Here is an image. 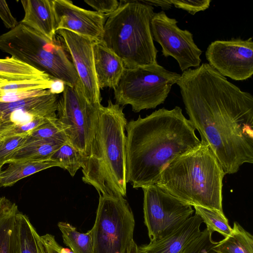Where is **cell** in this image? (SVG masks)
Returning <instances> with one entry per match:
<instances>
[{"label": "cell", "mask_w": 253, "mask_h": 253, "mask_svg": "<svg viewBox=\"0 0 253 253\" xmlns=\"http://www.w3.org/2000/svg\"><path fill=\"white\" fill-rule=\"evenodd\" d=\"M189 120L225 174L253 163V96L204 63L176 83Z\"/></svg>", "instance_id": "obj_1"}, {"label": "cell", "mask_w": 253, "mask_h": 253, "mask_svg": "<svg viewBox=\"0 0 253 253\" xmlns=\"http://www.w3.org/2000/svg\"><path fill=\"white\" fill-rule=\"evenodd\" d=\"M126 181L135 189L155 184L165 167L201 144L195 129L175 106L127 123Z\"/></svg>", "instance_id": "obj_2"}, {"label": "cell", "mask_w": 253, "mask_h": 253, "mask_svg": "<svg viewBox=\"0 0 253 253\" xmlns=\"http://www.w3.org/2000/svg\"><path fill=\"white\" fill-rule=\"evenodd\" d=\"M127 123L123 107L110 99L101 107L90 151L82 167L83 181L99 195H126Z\"/></svg>", "instance_id": "obj_3"}, {"label": "cell", "mask_w": 253, "mask_h": 253, "mask_svg": "<svg viewBox=\"0 0 253 253\" xmlns=\"http://www.w3.org/2000/svg\"><path fill=\"white\" fill-rule=\"evenodd\" d=\"M201 142L195 150L168 163L156 184L192 207L223 212L225 173L209 145Z\"/></svg>", "instance_id": "obj_4"}, {"label": "cell", "mask_w": 253, "mask_h": 253, "mask_svg": "<svg viewBox=\"0 0 253 253\" xmlns=\"http://www.w3.org/2000/svg\"><path fill=\"white\" fill-rule=\"evenodd\" d=\"M107 17L101 42L115 53L125 68L158 63L151 30L154 7L141 0L121 1Z\"/></svg>", "instance_id": "obj_5"}, {"label": "cell", "mask_w": 253, "mask_h": 253, "mask_svg": "<svg viewBox=\"0 0 253 253\" xmlns=\"http://www.w3.org/2000/svg\"><path fill=\"white\" fill-rule=\"evenodd\" d=\"M0 50L65 84L75 86L80 83L70 57L56 34L50 40L19 22L15 28L0 35Z\"/></svg>", "instance_id": "obj_6"}, {"label": "cell", "mask_w": 253, "mask_h": 253, "mask_svg": "<svg viewBox=\"0 0 253 253\" xmlns=\"http://www.w3.org/2000/svg\"><path fill=\"white\" fill-rule=\"evenodd\" d=\"M181 75L167 70L158 63L125 68L114 89L116 103L130 105L138 113L163 104Z\"/></svg>", "instance_id": "obj_7"}, {"label": "cell", "mask_w": 253, "mask_h": 253, "mask_svg": "<svg viewBox=\"0 0 253 253\" xmlns=\"http://www.w3.org/2000/svg\"><path fill=\"white\" fill-rule=\"evenodd\" d=\"M99 195L90 229L93 253H128L134 241L135 220L127 201L121 196Z\"/></svg>", "instance_id": "obj_8"}, {"label": "cell", "mask_w": 253, "mask_h": 253, "mask_svg": "<svg viewBox=\"0 0 253 253\" xmlns=\"http://www.w3.org/2000/svg\"><path fill=\"white\" fill-rule=\"evenodd\" d=\"M102 106L86 99L81 82L75 86L65 84L64 90L58 98V121L67 142L81 153L84 161L90 151Z\"/></svg>", "instance_id": "obj_9"}, {"label": "cell", "mask_w": 253, "mask_h": 253, "mask_svg": "<svg viewBox=\"0 0 253 253\" xmlns=\"http://www.w3.org/2000/svg\"><path fill=\"white\" fill-rule=\"evenodd\" d=\"M142 189L144 223L150 241L169 235L193 215L192 206L177 199L157 184Z\"/></svg>", "instance_id": "obj_10"}, {"label": "cell", "mask_w": 253, "mask_h": 253, "mask_svg": "<svg viewBox=\"0 0 253 253\" xmlns=\"http://www.w3.org/2000/svg\"><path fill=\"white\" fill-rule=\"evenodd\" d=\"M177 22L164 11L155 13L151 21V30L153 40L162 47V55L175 59L183 72L200 66L202 51L195 43L193 34L180 29Z\"/></svg>", "instance_id": "obj_11"}, {"label": "cell", "mask_w": 253, "mask_h": 253, "mask_svg": "<svg viewBox=\"0 0 253 253\" xmlns=\"http://www.w3.org/2000/svg\"><path fill=\"white\" fill-rule=\"evenodd\" d=\"M205 54L208 64L225 77L244 81L253 74L252 38L215 41L209 44Z\"/></svg>", "instance_id": "obj_12"}, {"label": "cell", "mask_w": 253, "mask_h": 253, "mask_svg": "<svg viewBox=\"0 0 253 253\" xmlns=\"http://www.w3.org/2000/svg\"><path fill=\"white\" fill-rule=\"evenodd\" d=\"M56 35L68 53L79 76L84 95L93 104H101V97L94 66L93 45L95 42L67 30Z\"/></svg>", "instance_id": "obj_13"}, {"label": "cell", "mask_w": 253, "mask_h": 253, "mask_svg": "<svg viewBox=\"0 0 253 253\" xmlns=\"http://www.w3.org/2000/svg\"><path fill=\"white\" fill-rule=\"evenodd\" d=\"M56 22V33L67 30L95 42H101L107 19L96 11L86 10L69 0H53Z\"/></svg>", "instance_id": "obj_14"}, {"label": "cell", "mask_w": 253, "mask_h": 253, "mask_svg": "<svg viewBox=\"0 0 253 253\" xmlns=\"http://www.w3.org/2000/svg\"><path fill=\"white\" fill-rule=\"evenodd\" d=\"M58 94L51 92L9 103H0V129L36 119H56Z\"/></svg>", "instance_id": "obj_15"}, {"label": "cell", "mask_w": 253, "mask_h": 253, "mask_svg": "<svg viewBox=\"0 0 253 253\" xmlns=\"http://www.w3.org/2000/svg\"><path fill=\"white\" fill-rule=\"evenodd\" d=\"M196 213L167 236L138 246L139 253H181L200 234L203 223Z\"/></svg>", "instance_id": "obj_16"}, {"label": "cell", "mask_w": 253, "mask_h": 253, "mask_svg": "<svg viewBox=\"0 0 253 253\" xmlns=\"http://www.w3.org/2000/svg\"><path fill=\"white\" fill-rule=\"evenodd\" d=\"M21 2L24 16L20 22L53 40L56 22L53 0H23Z\"/></svg>", "instance_id": "obj_17"}, {"label": "cell", "mask_w": 253, "mask_h": 253, "mask_svg": "<svg viewBox=\"0 0 253 253\" xmlns=\"http://www.w3.org/2000/svg\"><path fill=\"white\" fill-rule=\"evenodd\" d=\"M93 53L95 72L99 89L115 88L125 70L123 62L101 42H94Z\"/></svg>", "instance_id": "obj_18"}, {"label": "cell", "mask_w": 253, "mask_h": 253, "mask_svg": "<svg viewBox=\"0 0 253 253\" xmlns=\"http://www.w3.org/2000/svg\"><path fill=\"white\" fill-rule=\"evenodd\" d=\"M15 253H47L46 247L29 217L19 211L15 224Z\"/></svg>", "instance_id": "obj_19"}, {"label": "cell", "mask_w": 253, "mask_h": 253, "mask_svg": "<svg viewBox=\"0 0 253 253\" xmlns=\"http://www.w3.org/2000/svg\"><path fill=\"white\" fill-rule=\"evenodd\" d=\"M64 143L57 140L39 139L28 136L25 143L14 152L6 164L14 161L49 160Z\"/></svg>", "instance_id": "obj_20"}, {"label": "cell", "mask_w": 253, "mask_h": 253, "mask_svg": "<svg viewBox=\"0 0 253 253\" xmlns=\"http://www.w3.org/2000/svg\"><path fill=\"white\" fill-rule=\"evenodd\" d=\"M0 173V186H11L19 180L42 170L60 164L51 159L44 161H14Z\"/></svg>", "instance_id": "obj_21"}, {"label": "cell", "mask_w": 253, "mask_h": 253, "mask_svg": "<svg viewBox=\"0 0 253 253\" xmlns=\"http://www.w3.org/2000/svg\"><path fill=\"white\" fill-rule=\"evenodd\" d=\"M15 203L6 199L0 211V253H15V217L18 211Z\"/></svg>", "instance_id": "obj_22"}, {"label": "cell", "mask_w": 253, "mask_h": 253, "mask_svg": "<svg viewBox=\"0 0 253 253\" xmlns=\"http://www.w3.org/2000/svg\"><path fill=\"white\" fill-rule=\"evenodd\" d=\"M0 77L7 81L52 78L13 56L0 59Z\"/></svg>", "instance_id": "obj_23"}, {"label": "cell", "mask_w": 253, "mask_h": 253, "mask_svg": "<svg viewBox=\"0 0 253 253\" xmlns=\"http://www.w3.org/2000/svg\"><path fill=\"white\" fill-rule=\"evenodd\" d=\"M213 249L216 253H253V236L235 221L231 234Z\"/></svg>", "instance_id": "obj_24"}, {"label": "cell", "mask_w": 253, "mask_h": 253, "mask_svg": "<svg viewBox=\"0 0 253 253\" xmlns=\"http://www.w3.org/2000/svg\"><path fill=\"white\" fill-rule=\"evenodd\" d=\"M64 243L73 253H93V240L91 230L86 233L79 232L71 224L63 221L58 223Z\"/></svg>", "instance_id": "obj_25"}, {"label": "cell", "mask_w": 253, "mask_h": 253, "mask_svg": "<svg viewBox=\"0 0 253 253\" xmlns=\"http://www.w3.org/2000/svg\"><path fill=\"white\" fill-rule=\"evenodd\" d=\"M54 79L49 78L6 81L0 83V97L35 90L48 89Z\"/></svg>", "instance_id": "obj_26"}, {"label": "cell", "mask_w": 253, "mask_h": 253, "mask_svg": "<svg viewBox=\"0 0 253 253\" xmlns=\"http://www.w3.org/2000/svg\"><path fill=\"white\" fill-rule=\"evenodd\" d=\"M193 207L195 213L200 217L211 233L217 232L224 237L231 234L232 228L223 212L201 206Z\"/></svg>", "instance_id": "obj_27"}, {"label": "cell", "mask_w": 253, "mask_h": 253, "mask_svg": "<svg viewBox=\"0 0 253 253\" xmlns=\"http://www.w3.org/2000/svg\"><path fill=\"white\" fill-rule=\"evenodd\" d=\"M50 159L58 162L60 168L67 170L72 176L82 168L84 162L81 153L68 142L64 143Z\"/></svg>", "instance_id": "obj_28"}, {"label": "cell", "mask_w": 253, "mask_h": 253, "mask_svg": "<svg viewBox=\"0 0 253 253\" xmlns=\"http://www.w3.org/2000/svg\"><path fill=\"white\" fill-rule=\"evenodd\" d=\"M28 136L36 138L54 139L64 142H67L64 129L58 118L56 120L49 121L31 131Z\"/></svg>", "instance_id": "obj_29"}, {"label": "cell", "mask_w": 253, "mask_h": 253, "mask_svg": "<svg viewBox=\"0 0 253 253\" xmlns=\"http://www.w3.org/2000/svg\"><path fill=\"white\" fill-rule=\"evenodd\" d=\"M212 234L205 228L181 253H216L213 249L218 242L212 240Z\"/></svg>", "instance_id": "obj_30"}, {"label": "cell", "mask_w": 253, "mask_h": 253, "mask_svg": "<svg viewBox=\"0 0 253 253\" xmlns=\"http://www.w3.org/2000/svg\"><path fill=\"white\" fill-rule=\"evenodd\" d=\"M28 134L7 136L0 138V166L6 164L14 152L26 141Z\"/></svg>", "instance_id": "obj_31"}, {"label": "cell", "mask_w": 253, "mask_h": 253, "mask_svg": "<svg viewBox=\"0 0 253 253\" xmlns=\"http://www.w3.org/2000/svg\"><path fill=\"white\" fill-rule=\"evenodd\" d=\"M169 1L175 7L184 10L192 15H195L198 12L208 9L210 6L211 0H169Z\"/></svg>", "instance_id": "obj_32"}, {"label": "cell", "mask_w": 253, "mask_h": 253, "mask_svg": "<svg viewBox=\"0 0 253 253\" xmlns=\"http://www.w3.org/2000/svg\"><path fill=\"white\" fill-rule=\"evenodd\" d=\"M84 1L95 9V11L105 16L116 11L120 4L117 0H85Z\"/></svg>", "instance_id": "obj_33"}, {"label": "cell", "mask_w": 253, "mask_h": 253, "mask_svg": "<svg viewBox=\"0 0 253 253\" xmlns=\"http://www.w3.org/2000/svg\"><path fill=\"white\" fill-rule=\"evenodd\" d=\"M0 18L7 28L13 29L19 23L12 15L5 0H0Z\"/></svg>", "instance_id": "obj_34"}, {"label": "cell", "mask_w": 253, "mask_h": 253, "mask_svg": "<svg viewBox=\"0 0 253 253\" xmlns=\"http://www.w3.org/2000/svg\"><path fill=\"white\" fill-rule=\"evenodd\" d=\"M42 239L46 247L47 253H73L63 248L56 241L53 235L45 234L41 236Z\"/></svg>", "instance_id": "obj_35"}, {"label": "cell", "mask_w": 253, "mask_h": 253, "mask_svg": "<svg viewBox=\"0 0 253 253\" xmlns=\"http://www.w3.org/2000/svg\"><path fill=\"white\" fill-rule=\"evenodd\" d=\"M65 88V84L61 80L54 79L52 82L49 91L53 94L62 93Z\"/></svg>", "instance_id": "obj_36"}, {"label": "cell", "mask_w": 253, "mask_h": 253, "mask_svg": "<svg viewBox=\"0 0 253 253\" xmlns=\"http://www.w3.org/2000/svg\"><path fill=\"white\" fill-rule=\"evenodd\" d=\"M143 2L149 5L160 6L163 10H168L171 7L172 4L169 0H141Z\"/></svg>", "instance_id": "obj_37"}, {"label": "cell", "mask_w": 253, "mask_h": 253, "mask_svg": "<svg viewBox=\"0 0 253 253\" xmlns=\"http://www.w3.org/2000/svg\"><path fill=\"white\" fill-rule=\"evenodd\" d=\"M128 253H138V246L136 244V243L134 242V241L133 242L130 250L128 252Z\"/></svg>", "instance_id": "obj_38"}, {"label": "cell", "mask_w": 253, "mask_h": 253, "mask_svg": "<svg viewBox=\"0 0 253 253\" xmlns=\"http://www.w3.org/2000/svg\"><path fill=\"white\" fill-rule=\"evenodd\" d=\"M6 198L5 197H0V211L2 208L3 204L6 200Z\"/></svg>", "instance_id": "obj_39"}, {"label": "cell", "mask_w": 253, "mask_h": 253, "mask_svg": "<svg viewBox=\"0 0 253 253\" xmlns=\"http://www.w3.org/2000/svg\"><path fill=\"white\" fill-rule=\"evenodd\" d=\"M6 81H7V80L0 77V83H3V82H5Z\"/></svg>", "instance_id": "obj_40"}, {"label": "cell", "mask_w": 253, "mask_h": 253, "mask_svg": "<svg viewBox=\"0 0 253 253\" xmlns=\"http://www.w3.org/2000/svg\"><path fill=\"white\" fill-rule=\"evenodd\" d=\"M2 166H0V171H1V170H2Z\"/></svg>", "instance_id": "obj_41"}]
</instances>
